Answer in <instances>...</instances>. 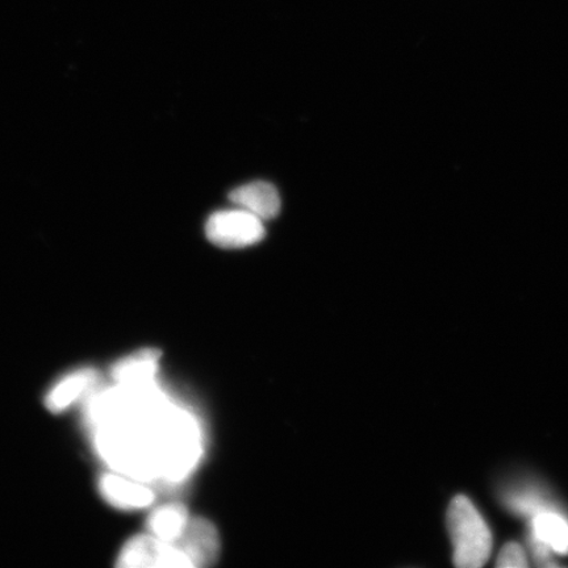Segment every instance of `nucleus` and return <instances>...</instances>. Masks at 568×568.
<instances>
[{"label":"nucleus","instance_id":"f257e3e1","mask_svg":"<svg viewBox=\"0 0 568 568\" xmlns=\"http://www.w3.org/2000/svg\"><path fill=\"white\" fill-rule=\"evenodd\" d=\"M84 400L92 446L111 471L146 485H178L201 464V422L172 399L159 376L97 387Z\"/></svg>","mask_w":568,"mask_h":568},{"label":"nucleus","instance_id":"f03ea898","mask_svg":"<svg viewBox=\"0 0 568 568\" xmlns=\"http://www.w3.org/2000/svg\"><path fill=\"white\" fill-rule=\"evenodd\" d=\"M446 520L454 546V564L460 568L485 565L491 556L493 535L474 504L464 495L454 497Z\"/></svg>","mask_w":568,"mask_h":568},{"label":"nucleus","instance_id":"7ed1b4c3","mask_svg":"<svg viewBox=\"0 0 568 568\" xmlns=\"http://www.w3.org/2000/svg\"><path fill=\"white\" fill-rule=\"evenodd\" d=\"M264 222L243 209L213 213L205 224L210 243L224 248H241L265 239Z\"/></svg>","mask_w":568,"mask_h":568},{"label":"nucleus","instance_id":"20e7f679","mask_svg":"<svg viewBox=\"0 0 568 568\" xmlns=\"http://www.w3.org/2000/svg\"><path fill=\"white\" fill-rule=\"evenodd\" d=\"M116 566L194 568L186 554L175 544L162 541L151 532L128 539L119 552Z\"/></svg>","mask_w":568,"mask_h":568},{"label":"nucleus","instance_id":"39448f33","mask_svg":"<svg viewBox=\"0 0 568 568\" xmlns=\"http://www.w3.org/2000/svg\"><path fill=\"white\" fill-rule=\"evenodd\" d=\"M98 491L110 506L122 510L151 507L155 493L151 485L115 471L104 473L98 479Z\"/></svg>","mask_w":568,"mask_h":568},{"label":"nucleus","instance_id":"423d86ee","mask_svg":"<svg viewBox=\"0 0 568 568\" xmlns=\"http://www.w3.org/2000/svg\"><path fill=\"white\" fill-rule=\"evenodd\" d=\"M194 567H209L220 557V537L215 525L207 518L191 517L187 528L175 542Z\"/></svg>","mask_w":568,"mask_h":568},{"label":"nucleus","instance_id":"0eeeda50","mask_svg":"<svg viewBox=\"0 0 568 568\" xmlns=\"http://www.w3.org/2000/svg\"><path fill=\"white\" fill-rule=\"evenodd\" d=\"M99 374L95 368H77L57 381L44 397V404L52 414H61L84 400L98 387Z\"/></svg>","mask_w":568,"mask_h":568},{"label":"nucleus","instance_id":"6e6552de","mask_svg":"<svg viewBox=\"0 0 568 568\" xmlns=\"http://www.w3.org/2000/svg\"><path fill=\"white\" fill-rule=\"evenodd\" d=\"M231 202L265 222L280 215L281 196L273 184L253 182L233 190Z\"/></svg>","mask_w":568,"mask_h":568},{"label":"nucleus","instance_id":"1a4fd4ad","mask_svg":"<svg viewBox=\"0 0 568 568\" xmlns=\"http://www.w3.org/2000/svg\"><path fill=\"white\" fill-rule=\"evenodd\" d=\"M189 509L180 503L163 504L148 517V532L165 542L175 544L190 523Z\"/></svg>","mask_w":568,"mask_h":568},{"label":"nucleus","instance_id":"9d476101","mask_svg":"<svg viewBox=\"0 0 568 568\" xmlns=\"http://www.w3.org/2000/svg\"><path fill=\"white\" fill-rule=\"evenodd\" d=\"M161 353L152 347L126 355L112 367L113 383L136 382L158 378Z\"/></svg>","mask_w":568,"mask_h":568},{"label":"nucleus","instance_id":"9b49d317","mask_svg":"<svg viewBox=\"0 0 568 568\" xmlns=\"http://www.w3.org/2000/svg\"><path fill=\"white\" fill-rule=\"evenodd\" d=\"M538 541L554 551L568 554V523L556 514H539L532 521Z\"/></svg>","mask_w":568,"mask_h":568},{"label":"nucleus","instance_id":"f8f14e48","mask_svg":"<svg viewBox=\"0 0 568 568\" xmlns=\"http://www.w3.org/2000/svg\"><path fill=\"white\" fill-rule=\"evenodd\" d=\"M496 566L501 568L527 567L528 560L527 557H525L521 546L513 542L504 546Z\"/></svg>","mask_w":568,"mask_h":568}]
</instances>
